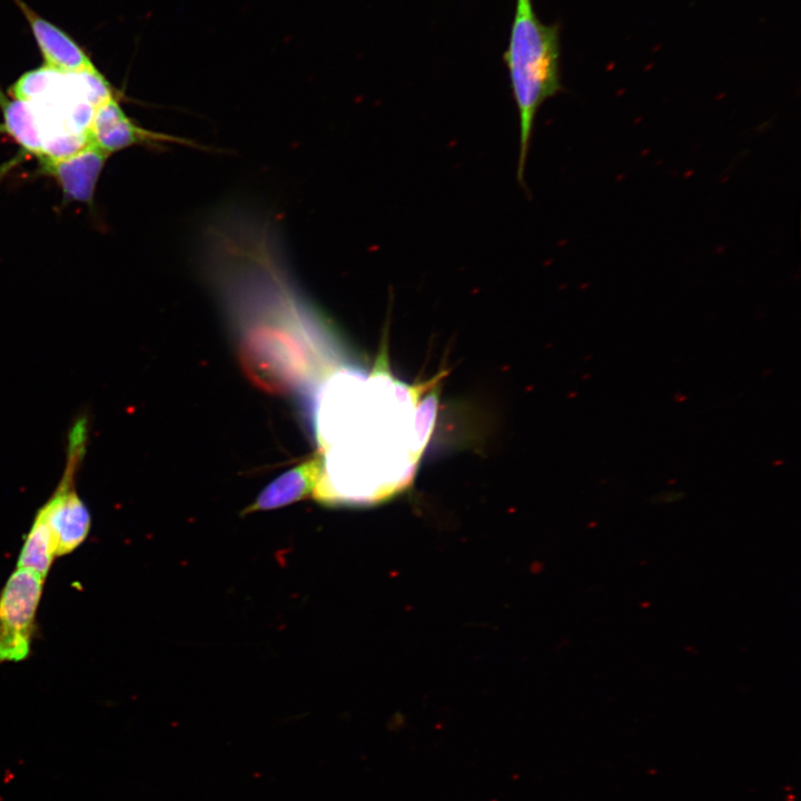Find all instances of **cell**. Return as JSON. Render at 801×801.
I'll return each mask as SVG.
<instances>
[{"instance_id": "obj_6", "label": "cell", "mask_w": 801, "mask_h": 801, "mask_svg": "<svg viewBox=\"0 0 801 801\" xmlns=\"http://www.w3.org/2000/svg\"><path fill=\"white\" fill-rule=\"evenodd\" d=\"M90 140L107 155L132 146L162 149L167 144L196 147L192 141L172 135L152 131L136 123L111 98L96 107L90 126Z\"/></svg>"}, {"instance_id": "obj_4", "label": "cell", "mask_w": 801, "mask_h": 801, "mask_svg": "<svg viewBox=\"0 0 801 801\" xmlns=\"http://www.w3.org/2000/svg\"><path fill=\"white\" fill-rule=\"evenodd\" d=\"M87 419H78L69 435L67 463L50 500L38 511L46 520L56 546V555L78 547L90 530V514L75 488V477L86 453Z\"/></svg>"}, {"instance_id": "obj_12", "label": "cell", "mask_w": 801, "mask_h": 801, "mask_svg": "<svg viewBox=\"0 0 801 801\" xmlns=\"http://www.w3.org/2000/svg\"><path fill=\"white\" fill-rule=\"evenodd\" d=\"M682 492L664 491L652 497L651 502L656 504H669L676 502L683 497Z\"/></svg>"}, {"instance_id": "obj_3", "label": "cell", "mask_w": 801, "mask_h": 801, "mask_svg": "<svg viewBox=\"0 0 801 801\" xmlns=\"http://www.w3.org/2000/svg\"><path fill=\"white\" fill-rule=\"evenodd\" d=\"M558 24H545L532 0H516L504 62L518 116L517 181L525 186V167L540 107L561 89Z\"/></svg>"}, {"instance_id": "obj_10", "label": "cell", "mask_w": 801, "mask_h": 801, "mask_svg": "<svg viewBox=\"0 0 801 801\" xmlns=\"http://www.w3.org/2000/svg\"><path fill=\"white\" fill-rule=\"evenodd\" d=\"M3 128L27 152L42 155L39 129L29 105L18 99L8 100L0 91Z\"/></svg>"}, {"instance_id": "obj_8", "label": "cell", "mask_w": 801, "mask_h": 801, "mask_svg": "<svg viewBox=\"0 0 801 801\" xmlns=\"http://www.w3.org/2000/svg\"><path fill=\"white\" fill-rule=\"evenodd\" d=\"M24 14L46 66L66 72L95 69L87 52L66 31L34 12L22 0H13Z\"/></svg>"}, {"instance_id": "obj_11", "label": "cell", "mask_w": 801, "mask_h": 801, "mask_svg": "<svg viewBox=\"0 0 801 801\" xmlns=\"http://www.w3.org/2000/svg\"><path fill=\"white\" fill-rule=\"evenodd\" d=\"M55 556L56 546L50 528L38 512L21 548L18 567L29 570L44 580Z\"/></svg>"}, {"instance_id": "obj_9", "label": "cell", "mask_w": 801, "mask_h": 801, "mask_svg": "<svg viewBox=\"0 0 801 801\" xmlns=\"http://www.w3.org/2000/svg\"><path fill=\"white\" fill-rule=\"evenodd\" d=\"M318 474L319 459L315 454L270 482L244 513L279 508L312 495Z\"/></svg>"}, {"instance_id": "obj_5", "label": "cell", "mask_w": 801, "mask_h": 801, "mask_svg": "<svg viewBox=\"0 0 801 801\" xmlns=\"http://www.w3.org/2000/svg\"><path fill=\"white\" fill-rule=\"evenodd\" d=\"M43 581L20 567L8 578L0 595V663L28 656Z\"/></svg>"}, {"instance_id": "obj_1", "label": "cell", "mask_w": 801, "mask_h": 801, "mask_svg": "<svg viewBox=\"0 0 801 801\" xmlns=\"http://www.w3.org/2000/svg\"><path fill=\"white\" fill-rule=\"evenodd\" d=\"M441 377L396 378L384 346L370 372L340 365L322 379L312 403L319 459L313 497L362 506L406 490L435 427Z\"/></svg>"}, {"instance_id": "obj_2", "label": "cell", "mask_w": 801, "mask_h": 801, "mask_svg": "<svg viewBox=\"0 0 801 801\" xmlns=\"http://www.w3.org/2000/svg\"><path fill=\"white\" fill-rule=\"evenodd\" d=\"M216 293L241 319L240 365L259 389L285 395L312 383L317 386L339 366L324 355L312 330L319 322L298 295L284 253L261 250L241 257L225 271Z\"/></svg>"}, {"instance_id": "obj_7", "label": "cell", "mask_w": 801, "mask_h": 801, "mask_svg": "<svg viewBox=\"0 0 801 801\" xmlns=\"http://www.w3.org/2000/svg\"><path fill=\"white\" fill-rule=\"evenodd\" d=\"M109 155L92 142L60 159L40 160L42 169L53 177L63 195L76 201L90 202Z\"/></svg>"}]
</instances>
